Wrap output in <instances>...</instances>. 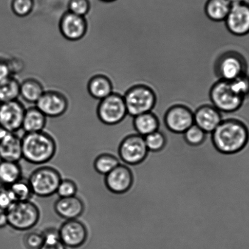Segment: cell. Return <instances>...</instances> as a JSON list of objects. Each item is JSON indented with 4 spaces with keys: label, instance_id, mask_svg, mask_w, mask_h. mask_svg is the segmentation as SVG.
<instances>
[{
    "label": "cell",
    "instance_id": "obj_36",
    "mask_svg": "<svg viewBox=\"0 0 249 249\" xmlns=\"http://www.w3.org/2000/svg\"><path fill=\"white\" fill-rule=\"evenodd\" d=\"M16 202L9 187L0 185V209L7 211Z\"/></svg>",
    "mask_w": 249,
    "mask_h": 249
},
{
    "label": "cell",
    "instance_id": "obj_42",
    "mask_svg": "<svg viewBox=\"0 0 249 249\" xmlns=\"http://www.w3.org/2000/svg\"><path fill=\"white\" fill-rule=\"evenodd\" d=\"M100 1L104 2H107V3H111V2H115L118 1V0H100Z\"/></svg>",
    "mask_w": 249,
    "mask_h": 249
},
{
    "label": "cell",
    "instance_id": "obj_1",
    "mask_svg": "<svg viewBox=\"0 0 249 249\" xmlns=\"http://www.w3.org/2000/svg\"><path fill=\"white\" fill-rule=\"evenodd\" d=\"M246 124L236 117L223 118L219 126L212 133L214 146L224 153L237 152L246 145L248 140Z\"/></svg>",
    "mask_w": 249,
    "mask_h": 249
},
{
    "label": "cell",
    "instance_id": "obj_37",
    "mask_svg": "<svg viewBox=\"0 0 249 249\" xmlns=\"http://www.w3.org/2000/svg\"><path fill=\"white\" fill-rule=\"evenodd\" d=\"M60 238L46 239L40 249H67Z\"/></svg>",
    "mask_w": 249,
    "mask_h": 249
},
{
    "label": "cell",
    "instance_id": "obj_39",
    "mask_svg": "<svg viewBox=\"0 0 249 249\" xmlns=\"http://www.w3.org/2000/svg\"><path fill=\"white\" fill-rule=\"evenodd\" d=\"M8 225V219L6 210L0 209V229Z\"/></svg>",
    "mask_w": 249,
    "mask_h": 249
},
{
    "label": "cell",
    "instance_id": "obj_22",
    "mask_svg": "<svg viewBox=\"0 0 249 249\" xmlns=\"http://www.w3.org/2000/svg\"><path fill=\"white\" fill-rule=\"evenodd\" d=\"M46 118L47 117L36 107L26 109L21 129L25 133L42 131L46 126Z\"/></svg>",
    "mask_w": 249,
    "mask_h": 249
},
{
    "label": "cell",
    "instance_id": "obj_31",
    "mask_svg": "<svg viewBox=\"0 0 249 249\" xmlns=\"http://www.w3.org/2000/svg\"><path fill=\"white\" fill-rule=\"evenodd\" d=\"M206 132L194 124L184 133L185 140L191 145H196L202 142L206 136Z\"/></svg>",
    "mask_w": 249,
    "mask_h": 249
},
{
    "label": "cell",
    "instance_id": "obj_24",
    "mask_svg": "<svg viewBox=\"0 0 249 249\" xmlns=\"http://www.w3.org/2000/svg\"><path fill=\"white\" fill-rule=\"evenodd\" d=\"M23 178L19 162L0 160V185L9 187Z\"/></svg>",
    "mask_w": 249,
    "mask_h": 249
},
{
    "label": "cell",
    "instance_id": "obj_30",
    "mask_svg": "<svg viewBox=\"0 0 249 249\" xmlns=\"http://www.w3.org/2000/svg\"><path fill=\"white\" fill-rule=\"evenodd\" d=\"M144 138L149 151H157L161 150L165 145V136L159 130L148 134Z\"/></svg>",
    "mask_w": 249,
    "mask_h": 249
},
{
    "label": "cell",
    "instance_id": "obj_13",
    "mask_svg": "<svg viewBox=\"0 0 249 249\" xmlns=\"http://www.w3.org/2000/svg\"><path fill=\"white\" fill-rule=\"evenodd\" d=\"M58 233L63 245L70 248L80 247L88 238L86 226L78 219L66 220L58 229Z\"/></svg>",
    "mask_w": 249,
    "mask_h": 249
},
{
    "label": "cell",
    "instance_id": "obj_16",
    "mask_svg": "<svg viewBox=\"0 0 249 249\" xmlns=\"http://www.w3.org/2000/svg\"><path fill=\"white\" fill-rule=\"evenodd\" d=\"M132 182L131 170L122 163L104 177L105 186L112 194H124L131 187Z\"/></svg>",
    "mask_w": 249,
    "mask_h": 249
},
{
    "label": "cell",
    "instance_id": "obj_29",
    "mask_svg": "<svg viewBox=\"0 0 249 249\" xmlns=\"http://www.w3.org/2000/svg\"><path fill=\"white\" fill-rule=\"evenodd\" d=\"M34 0H12L11 9L16 16L25 17L33 11Z\"/></svg>",
    "mask_w": 249,
    "mask_h": 249
},
{
    "label": "cell",
    "instance_id": "obj_8",
    "mask_svg": "<svg viewBox=\"0 0 249 249\" xmlns=\"http://www.w3.org/2000/svg\"><path fill=\"white\" fill-rule=\"evenodd\" d=\"M214 71L219 79L231 81L246 74L247 63L241 53L227 51L217 58Z\"/></svg>",
    "mask_w": 249,
    "mask_h": 249
},
{
    "label": "cell",
    "instance_id": "obj_32",
    "mask_svg": "<svg viewBox=\"0 0 249 249\" xmlns=\"http://www.w3.org/2000/svg\"><path fill=\"white\" fill-rule=\"evenodd\" d=\"M90 7L89 0H69L68 2V11L82 17L89 13Z\"/></svg>",
    "mask_w": 249,
    "mask_h": 249
},
{
    "label": "cell",
    "instance_id": "obj_19",
    "mask_svg": "<svg viewBox=\"0 0 249 249\" xmlns=\"http://www.w3.org/2000/svg\"><path fill=\"white\" fill-rule=\"evenodd\" d=\"M23 159L21 138L16 133H7L0 141V160L19 162Z\"/></svg>",
    "mask_w": 249,
    "mask_h": 249
},
{
    "label": "cell",
    "instance_id": "obj_35",
    "mask_svg": "<svg viewBox=\"0 0 249 249\" xmlns=\"http://www.w3.org/2000/svg\"><path fill=\"white\" fill-rule=\"evenodd\" d=\"M24 246L28 249H40L43 245L44 238L42 232L32 231L24 236Z\"/></svg>",
    "mask_w": 249,
    "mask_h": 249
},
{
    "label": "cell",
    "instance_id": "obj_21",
    "mask_svg": "<svg viewBox=\"0 0 249 249\" xmlns=\"http://www.w3.org/2000/svg\"><path fill=\"white\" fill-rule=\"evenodd\" d=\"M160 122V117L153 111L141 114L133 118L134 128L136 133L142 136L157 131Z\"/></svg>",
    "mask_w": 249,
    "mask_h": 249
},
{
    "label": "cell",
    "instance_id": "obj_14",
    "mask_svg": "<svg viewBox=\"0 0 249 249\" xmlns=\"http://www.w3.org/2000/svg\"><path fill=\"white\" fill-rule=\"evenodd\" d=\"M228 30L236 36H245L249 34V3L245 1L231 6L225 19Z\"/></svg>",
    "mask_w": 249,
    "mask_h": 249
},
{
    "label": "cell",
    "instance_id": "obj_12",
    "mask_svg": "<svg viewBox=\"0 0 249 249\" xmlns=\"http://www.w3.org/2000/svg\"><path fill=\"white\" fill-rule=\"evenodd\" d=\"M36 107L48 118L62 116L67 111L68 101L64 94L57 91L44 92L36 104Z\"/></svg>",
    "mask_w": 249,
    "mask_h": 249
},
{
    "label": "cell",
    "instance_id": "obj_26",
    "mask_svg": "<svg viewBox=\"0 0 249 249\" xmlns=\"http://www.w3.org/2000/svg\"><path fill=\"white\" fill-rule=\"evenodd\" d=\"M20 84L13 75L0 82V103L18 100L20 96Z\"/></svg>",
    "mask_w": 249,
    "mask_h": 249
},
{
    "label": "cell",
    "instance_id": "obj_6",
    "mask_svg": "<svg viewBox=\"0 0 249 249\" xmlns=\"http://www.w3.org/2000/svg\"><path fill=\"white\" fill-rule=\"evenodd\" d=\"M62 179L60 172L55 168L43 166L31 173L28 181L34 195L40 197H48L56 194Z\"/></svg>",
    "mask_w": 249,
    "mask_h": 249
},
{
    "label": "cell",
    "instance_id": "obj_41",
    "mask_svg": "<svg viewBox=\"0 0 249 249\" xmlns=\"http://www.w3.org/2000/svg\"><path fill=\"white\" fill-rule=\"evenodd\" d=\"M229 2H230L231 6H233V5H236L238 4L241 3V2H243L246 1V0H228Z\"/></svg>",
    "mask_w": 249,
    "mask_h": 249
},
{
    "label": "cell",
    "instance_id": "obj_40",
    "mask_svg": "<svg viewBox=\"0 0 249 249\" xmlns=\"http://www.w3.org/2000/svg\"><path fill=\"white\" fill-rule=\"evenodd\" d=\"M8 133L7 131L5 130V129L2 128V127L0 125V141L2 140V139L4 138L5 136L6 135V134Z\"/></svg>",
    "mask_w": 249,
    "mask_h": 249
},
{
    "label": "cell",
    "instance_id": "obj_23",
    "mask_svg": "<svg viewBox=\"0 0 249 249\" xmlns=\"http://www.w3.org/2000/svg\"><path fill=\"white\" fill-rule=\"evenodd\" d=\"M231 5L228 0H207L204 11L207 18L214 22L225 21Z\"/></svg>",
    "mask_w": 249,
    "mask_h": 249
},
{
    "label": "cell",
    "instance_id": "obj_17",
    "mask_svg": "<svg viewBox=\"0 0 249 249\" xmlns=\"http://www.w3.org/2000/svg\"><path fill=\"white\" fill-rule=\"evenodd\" d=\"M223 120V114L211 104L200 106L194 111V122L206 133H213Z\"/></svg>",
    "mask_w": 249,
    "mask_h": 249
},
{
    "label": "cell",
    "instance_id": "obj_15",
    "mask_svg": "<svg viewBox=\"0 0 249 249\" xmlns=\"http://www.w3.org/2000/svg\"><path fill=\"white\" fill-rule=\"evenodd\" d=\"M87 28V22L85 17L67 11L60 18V33L68 40L75 41L80 40L86 34Z\"/></svg>",
    "mask_w": 249,
    "mask_h": 249
},
{
    "label": "cell",
    "instance_id": "obj_2",
    "mask_svg": "<svg viewBox=\"0 0 249 249\" xmlns=\"http://www.w3.org/2000/svg\"><path fill=\"white\" fill-rule=\"evenodd\" d=\"M23 158L34 165H43L50 162L57 151L55 139L42 131L25 133L21 138Z\"/></svg>",
    "mask_w": 249,
    "mask_h": 249
},
{
    "label": "cell",
    "instance_id": "obj_25",
    "mask_svg": "<svg viewBox=\"0 0 249 249\" xmlns=\"http://www.w3.org/2000/svg\"><path fill=\"white\" fill-rule=\"evenodd\" d=\"M43 85L38 80L29 78L20 84V96L29 104H36L44 92Z\"/></svg>",
    "mask_w": 249,
    "mask_h": 249
},
{
    "label": "cell",
    "instance_id": "obj_11",
    "mask_svg": "<svg viewBox=\"0 0 249 249\" xmlns=\"http://www.w3.org/2000/svg\"><path fill=\"white\" fill-rule=\"evenodd\" d=\"M26 109L18 100L0 103V125L9 133H16L22 128Z\"/></svg>",
    "mask_w": 249,
    "mask_h": 249
},
{
    "label": "cell",
    "instance_id": "obj_33",
    "mask_svg": "<svg viewBox=\"0 0 249 249\" xmlns=\"http://www.w3.org/2000/svg\"><path fill=\"white\" fill-rule=\"evenodd\" d=\"M77 186L74 180L64 179L61 180L56 194L59 197L74 196L77 195Z\"/></svg>",
    "mask_w": 249,
    "mask_h": 249
},
{
    "label": "cell",
    "instance_id": "obj_9",
    "mask_svg": "<svg viewBox=\"0 0 249 249\" xmlns=\"http://www.w3.org/2000/svg\"><path fill=\"white\" fill-rule=\"evenodd\" d=\"M148 151L144 136L135 134L122 140L115 155L118 156L120 163L136 164L144 160Z\"/></svg>",
    "mask_w": 249,
    "mask_h": 249
},
{
    "label": "cell",
    "instance_id": "obj_38",
    "mask_svg": "<svg viewBox=\"0 0 249 249\" xmlns=\"http://www.w3.org/2000/svg\"><path fill=\"white\" fill-rule=\"evenodd\" d=\"M12 76L8 61L0 60V82Z\"/></svg>",
    "mask_w": 249,
    "mask_h": 249
},
{
    "label": "cell",
    "instance_id": "obj_18",
    "mask_svg": "<svg viewBox=\"0 0 249 249\" xmlns=\"http://www.w3.org/2000/svg\"><path fill=\"white\" fill-rule=\"evenodd\" d=\"M56 213L66 220L77 219L84 213L85 204L79 197H59L54 205Z\"/></svg>",
    "mask_w": 249,
    "mask_h": 249
},
{
    "label": "cell",
    "instance_id": "obj_27",
    "mask_svg": "<svg viewBox=\"0 0 249 249\" xmlns=\"http://www.w3.org/2000/svg\"><path fill=\"white\" fill-rule=\"evenodd\" d=\"M119 164L120 161L118 156L112 153H105L95 159L94 167L97 173L105 177Z\"/></svg>",
    "mask_w": 249,
    "mask_h": 249
},
{
    "label": "cell",
    "instance_id": "obj_20",
    "mask_svg": "<svg viewBox=\"0 0 249 249\" xmlns=\"http://www.w3.org/2000/svg\"><path fill=\"white\" fill-rule=\"evenodd\" d=\"M87 89L93 98L99 101L114 92L113 84L111 79L102 74L92 77L88 83Z\"/></svg>",
    "mask_w": 249,
    "mask_h": 249
},
{
    "label": "cell",
    "instance_id": "obj_3",
    "mask_svg": "<svg viewBox=\"0 0 249 249\" xmlns=\"http://www.w3.org/2000/svg\"><path fill=\"white\" fill-rule=\"evenodd\" d=\"M123 97L128 116L131 118L153 111L157 102L154 90L143 84L134 85L129 88Z\"/></svg>",
    "mask_w": 249,
    "mask_h": 249
},
{
    "label": "cell",
    "instance_id": "obj_34",
    "mask_svg": "<svg viewBox=\"0 0 249 249\" xmlns=\"http://www.w3.org/2000/svg\"><path fill=\"white\" fill-rule=\"evenodd\" d=\"M229 82L234 91L239 96L245 99L249 95V76L247 74Z\"/></svg>",
    "mask_w": 249,
    "mask_h": 249
},
{
    "label": "cell",
    "instance_id": "obj_28",
    "mask_svg": "<svg viewBox=\"0 0 249 249\" xmlns=\"http://www.w3.org/2000/svg\"><path fill=\"white\" fill-rule=\"evenodd\" d=\"M16 201H31L34 194L28 179L23 178L9 186Z\"/></svg>",
    "mask_w": 249,
    "mask_h": 249
},
{
    "label": "cell",
    "instance_id": "obj_7",
    "mask_svg": "<svg viewBox=\"0 0 249 249\" xmlns=\"http://www.w3.org/2000/svg\"><path fill=\"white\" fill-rule=\"evenodd\" d=\"M97 116L106 125L116 126L123 123L128 116L123 96L114 92L101 100L97 108Z\"/></svg>",
    "mask_w": 249,
    "mask_h": 249
},
{
    "label": "cell",
    "instance_id": "obj_5",
    "mask_svg": "<svg viewBox=\"0 0 249 249\" xmlns=\"http://www.w3.org/2000/svg\"><path fill=\"white\" fill-rule=\"evenodd\" d=\"M8 225L14 230L28 231L38 223L40 212L31 201H16L7 210Z\"/></svg>",
    "mask_w": 249,
    "mask_h": 249
},
{
    "label": "cell",
    "instance_id": "obj_4",
    "mask_svg": "<svg viewBox=\"0 0 249 249\" xmlns=\"http://www.w3.org/2000/svg\"><path fill=\"white\" fill-rule=\"evenodd\" d=\"M212 106L223 114H232L242 107L245 98L239 96L231 88L230 82L218 79L209 92Z\"/></svg>",
    "mask_w": 249,
    "mask_h": 249
},
{
    "label": "cell",
    "instance_id": "obj_10",
    "mask_svg": "<svg viewBox=\"0 0 249 249\" xmlns=\"http://www.w3.org/2000/svg\"><path fill=\"white\" fill-rule=\"evenodd\" d=\"M162 118L167 128L176 133H184L194 124V111L183 104H175L170 107Z\"/></svg>",
    "mask_w": 249,
    "mask_h": 249
}]
</instances>
